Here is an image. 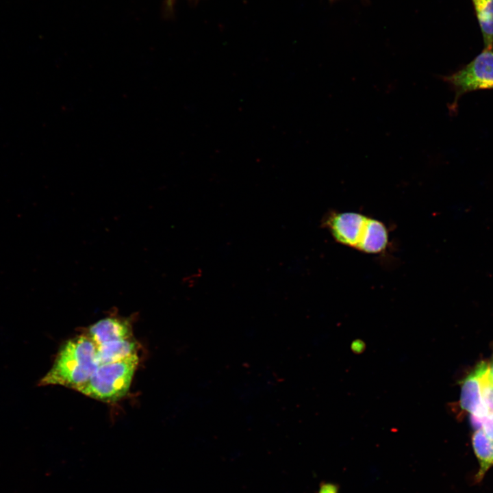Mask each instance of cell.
<instances>
[{
	"label": "cell",
	"mask_w": 493,
	"mask_h": 493,
	"mask_svg": "<svg viewBox=\"0 0 493 493\" xmlns=\"http://www.w3.org/2000/svg\"><path fill=\"white\" fill-rule=\"evenodd\" d=\"M481 396L483 403L489 414L493 413V381L489 377L488 369L481 379Z\"/></svg>",
	"instance_id": "obj_11"
},
{
	"label": "cell",
	"mask_w": 493,
	"mask_h": 493,
	"mask_svg": "<svg viewBox=\"0 0 493 493\" xmlns=\"http://www.w3.org/2000/svg\"><path fill=\"white\" fill-rule=\"evenodd\" d=\"M482 32L485 49L493 46V0H472Z\"/></svg>",
	"instance_id": "obj_10"
},
{
	"label": "cell",
	"mask_w": 493,
	"mask_h": 493,
	"mask_svg": "<svg viewBox=\"0 0 493 493\" xmlns=\"http://www.w3.org/2000/svg\"><path fill=\"white\" fill-rule=\"evenodd\" d=\"M488 367L487 363L480 362L461 381L460 399L457 405L459 413L467 412L481 420L489 414L481 396V379Z\"/></svg>",
	"instance_id": "obj_5"
},
{
	"label": "cell",
	"mask_w": 493,
	"mask_h": 493,
	"mask_svg": "<svg viewBox=\"0 0 493 493\" xmlns=\"http://www.w3.org/2000/svg\"><path fill=\"white\" fill-rule=\"evenodd\" d=\"M442 79L455 90L453 108L463 94L480 89H493V50L484 49L468 64Z\"/></svg>",
	"instance_id": "obj_3"
},
{
	"label": "cell",
	"mask_w": 493,
	"mask_h": 493,
	"mask_svg": "<svg viewBox=\"0 0 493 493\" xmlns=\"http://www.w3.org/2000/svg\"><path fill=\"white\" fill-rule=\"evenodd\" d=\"M492 49L493 50V46H492Z\"/></svg>",
	"instance_id": "obj_16"
},
{
	"label": "cell",
	"mask_w": 493,
	"mask_h": 493,
	"mask_svg": "<svg viewBox=\"0 0 493 493\" xmlns=\"http://www.w3.org/2000/svg\"><path fill=\"white\" fill-rule=\"evenodd\" d=\"M388 242V232L385 225L368 217L357 249L367 253H378L385 249Z\"/></svg>",
	"instance_id": "obj_7"
},
{
	"label": "cell",
	"mask_w": 493,
	"mask_h": 493,
	"mask_svg": "<svg viewBox=\"0 0 493 493\" xmlns=\"http://www.w3.org/2000/svg\"><path fill=\"white\" fill-rule=\"evenodd\" d=\"M472 444L479 465L475 476L476 481L479 482L487 471L493 466V440L481 429L473 433Z\"/></svg>",
	"instance_id": "obj_9"
},
{
	"label": "cell",
	"mask_w": 493,
	"mask_h": 493,
	"mask_svg": "<svg viewBox=\"0 0 493 493\" xmlns=\"http://www.w3.org/2000/svg\"><path fill=\"white\" fill-rule=\"evenodd\" d=\"M488 375L491 380L493 381V362L488 368Z\"/></svg>",
	"instance_id": "obj_15"
},
{
	"label": "cell",
	"mask_w": 493,
	"mask_h": 493,
	"mask_svg": "<svg viewBox=\"0 0 493 493\" xmlns=\"http://www.w3.org/2000/svg\"><path fill=\"white\" fill-rule=\"evenodd\" d=\"M366 343L361 339H355L351 344V350L355 354H361L366 349Z\"/></svg>",
	"instance_id": "obj_14"
},
{
	"label": "cell",
	"mask_w": 493,
	"mask_h": 493,
	"mask_svg": "<svg viewBox=\"0 0 493 493\" xmlns=\"http://www.w3.org/2000/svg\"><path fill=\"white\" fill-rule=\"evenodd\" d=\"M137 354V343L131 338L107 342L97 346L98 365L118 362Z\"/></svg>",
	"instance_id": "obj_8"
},
{
	"label": "cell",
	"mask_w": 493,
	"mask_h": 493,
	"mask_svg": "<svg viewBox=\"0 0 493 493\" xmlns=\"http://www.w3.org/2000/svg\"><path fill=\"white\" fill-rule=\"evenodd\" d=\"M482 429L489 438L493 440V413L489 414L484 418Z\"/></svg>",
	"instance_id": "obj_12"
},
{
	"label": "cell",
	"mask_w": 493,
	"mask_h": 493,
	"mask_svg": "<svg viewBox=\"0 0 493 493\" xmlns=\"http://www.w3.org/2000/svg\"><path fill=\"white\" fill-rule=\"evenodd\" d=\"M318 493H339V486L332 482H323L320 484Z\"/></svg>",
	"instance_id": "obj_13"
},
{
	"label": "cell",
	"mask_w": 493,
	"mask_h": 493,
	"mask_svg": "<svg viewBox=\"0 0 493 493\" xmlns=\"http://www.w3.org/2000/svg\"><path fill=\"white\" fill-rule=\"evenodd\" d=\"M368 217L357 212L333 213L325 220L334 239L345 246L357 249Z\"/></svg>",
	"instance_id": "obj_4"
},
{
	"label": "cell",
	"mask_w": 493,
	"mask_h": 493,
	"mask_svg": "<svg viewBox=\"0 0 493 493\" xmlns=\"http://www.w3.org/2000/svg\"><path fill=\"white\" fill-rule=\"evenodd\" d=\"M97 346L131 338V325L129 319L109 316L91 325L86 333Z\"/></svg>",
	"instance_id": "obj_6"
},
{
	"label": "cell",
	"mask_w": 493,
	"mask_h": 493,
	"mask_svg": "<svg viewBox=\"0 0 493 493\" xmlns=\"http://www.w3.org/2000/svg\"><path fill=\"white\" fill-rule=\"evenodd\" d=\"M97 345L86 335L67 340L60 349L49 372L40 385H62L77 390L90 378L99 366Z\"/></svg>",
	"instance_id": "obj_1"
},
{
	"label": "cell",
	"mask_w": 493,
	"mask_h": 493,
	"mask_svg": "<svg viewBox=\"0 0 493 493\" xmlns=\"http://www.w3.org/2000/svg\"><path fill=\"white\" fill-rule=\"evenodd\" d=\"M139 363L137 354L118 362L99 365L89 380L77 391L94 399L111 403L129 391Z\"/></svg>",
	"instance_id": "obj_2"
}]
</instances>
